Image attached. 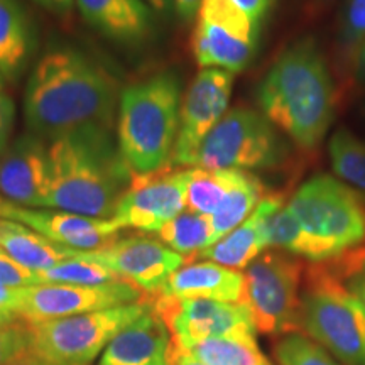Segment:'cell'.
Instances as JSON below:
<instances>
[{"instance_id": "74e56055", "label": "cell", "mask_w": 365, "mask_h": 365, "mask_svg": "<svg viewBox=\"0 0 365 365\" xmlns=\"http://www.w3.org/2000/svg\"><path fill=\"white\" fill-rule=\"evenodd\" d=\"M203 0H173V7L181 21L191 22L198 16L200 7H202Z\"/></svg>"}, {"instance_id": "7bdbcfd3", "label": "cell", "mask_w": 365, "mask_h": 365, "mask_svg": "<svg viewBox=\"0 0 365 365\" xmlns=\"http://www.w3.org/2000/svg\"><path fill=\"white\" fill-rule=\"evenodd\" d=\"M355 63H357V76L360 81H365V43L360 46L355 53Z\"/></svg>"}, {"instance_id": "484cf974", "label": "cell", "mask_w": 365, "mask_h": 365, "mask_svg": "<svg viewBox=\"0 0 365 365\" xmlns=\"http://www.w3.org/2000/svg\"><path fill=\"white\" fill-rule=\"evenodd\" d=\"M186 352L203 365H272L255 336H215L196 341Z\"/></svg>"}, {"instance_id": "4316f807", "label": "cell", "mask_w": 365, "mask_h": 365, "mask_svg": "<svg viewBox=\"0 0 365 365\" xmlns=\"http://www.w3.org/2000/svg\"><path fill=\"white\" fill-rule=\"evenodd\" d=\"M212 235L208 217L185 210L158 232L156 239L190 262L212 245Z\"/></svg>"}, {"instance_id": "e575fe53", "label": "cell", "mask_w": 365, "mask_h": 365, "mask_svg": "<svg viewBox=\"0 0 365 365\" xmlns=\"http://www.w3.org/2000/svg\"><path fill=\"white\" fill-rule=\"evenodd\" d=\"M14 122H16V105L11 95L0 88V156L11 144Z\"/></svg>"}, {"instance_id": "d590c367", "label": "cell", "mask_w": 365, "mask_h": 365, "mask_svg": "<svg viewBox=\"0 0 365 365\" xmlns=\"http://www.w3.org/2000/svg\"><path fill=\"white\" fill-rule=\"evenodd\" d=\"M341 281L365 308V255L346 262Z\"/></svg>"}, {"instance_id": "ab89813d", "label": "cell", "mask_w": 365, "mask_h": 365, "mask_svg": "<svg viewBox=\"0 0 365 365\" xmlns=\"http://www.w3.org/2000/svg\"><path fill=\"white\" fill-rule=\"evenodd\" d=\"M34 2L56 16H68L75 7V0H34Z\"/></svg>"}, {"instance_id": "d6a6232c", "label": "cell", "mask_w": 365, "mask_h": 365, "mask_svg": "<svg viewBox=\"0 0 365 365\" xmlns=\"http://www.w3.org/2000/svg\"><path fill=\"white\" fill-rule=\"evenodd\" d=\"M33 345V331L26 322L12 323V325L0 327V365L12 362L22 354L31 352Z\"/></svg>"}, {"instance_id": "ffe728a7", "label": "cell", "mask_w": 365, "mask_h": 365, "mask_svg": "<svg viewBox=\"0 0 365 365\" xmlns=\"http://www.w3.org/2000/svg\"><path fill=\"white\" fill-rule=\"evenodd\" d=\"M282 205L284 203L279 195H266V198L259 203L247 220L205 249L200 257L234 271H242V269L245 271L259 255L269 249L266 232L267 218Z\"/></svg>"}, {"instance_id": "d4e9b609", "label": "cell", "mask_w": 365, "mask_h": 365, "mask_svg": "<svg viewBox=\"0 0 365 365\" xmlns=\"http://www.w3.org/2000/svg\"><path fill=\"white\" fill-rule=\"evenodd\" d=\"M266 232L269 249L282 250V252L294 255V257H304L312 262L330 261L327 250L301 227L287 205H282L267 218Z\"/></svg>"}, {"instance_id": "83f0119b", "label": "cell", "mask_w": 365, "mask_h": 365, "mask_svg": "<svg viewBox=\"0 0 365 365\" xmlns=\"http://www.w3.org/2000/svg\"><path fill=\"white\" fill-rule=\"evenodd\" d=\"M235 178L237 171L191 166L186 188V210L203 217H212L232 190Z\"/></svg>"}, {"instance_id": "cb8c5ba5", "label": "cell", "mask_w": 365, "mask_h": 365, "mask_svg": "<svg viewBox=\"0 0 365 365\" xmlns=\"http://www.w3.org/2000/svg\"><path fill=\"white\" fill-rule=\"evenodd\" d=\"M264 198L266 190L262 181L252 173L237 171L234 186L228 191L220 208L208 217L213 232L212 245L247 220Z\"/></svg>"}, {"instance_id": "2e32d148", "label": "cell", "mask_w": 365, "mask_h": 365, "mask_svg": "<svg viewBox=\"0 0 365 365\" xmlns=\"http://www.w3.org/2000/svg\"><path fill=\"white\" fill-rule=\"evenodd\" d=\"M2 218L33 228L46 239L75 250H98L120 239L122 228L113 218H93L49 208H26L9 203Z\"/></svg>"}, {"instance_id": "7dc6e473", "label": "cell", "mask_w": 365, "mask_h": 365, "mask_svg": "<svg viewBox=\"0 0 365 365\" xmlns=\"http://www.w3.org/2000/svg\"><path fill=\"white\" fill-rule=\"evenodd\" d=\"M4 86H6V81H4L2 75H0V88H4Z\"/></svg>"}, {"instance_id": "d6986e66", "label": "cell", "mask_w": 365, "mask_h": 365, "mask_svg": "<svg viewBox=\"0 0 365 365\" xmlns=\"http://www.w3.org/2000/svg\"><path fill=\"white\" fill-rule=\"evenodd\" d=\"M86 24L120 44H140L153 33V7L145 0H75Z\"/></svg>"}, {"instance_id": "52a82bcc", "label": "cell", "mask_w": 365, "mask_h": 365, "mask_svg": "<svg viewBox=\"0 0 365 365\" xmlns=\"http://www.w3.org/2000/svg\"><path fill=\"white\" fill-rule=\"evenodd\" d=\"M287 208L330 259L340 257L365 242L362 198L333 176H313L299 186Z\"/></svg>"}, {"instance_id": "b9f144b4", "label": "cell", "mask_w": 365, "mask_h": 365, "mask_svg": "<svg viewBox=\"0 0 365 365\" xmlns=\"http://www.w3.org/2000/svg\"><path fill=\"white\" fill-rule=\"evenodd\" d=\"M170 365H203L188 352H176L171 349V362Z\"/></svg>"}, {"instance_id": "8fae6325", "label": "cell", "mask_w": 365, "mask_h": 365, "mask_svg": "<svg viewBox=\"0 0 365 365\" xmlns=\"http://www.w3.org/2000/svg\"><path fill=\"white\" fill-rule=\"evenodd\" d=\"M153 312L170 330L173 350L186 352L191 345L215 336H255L254 319L244 303L213 299L148 296Z\"/></svg>"}, {"instance_id": "4dcf8cb0", "label": "cell", "mask_w": 365, "mask_h": 365, "mask_svg": "<svg viewBox=\"0 0 365 365\" xmlns=\"http://www.w3.org/2000/svg\"><path fill=\"white\" fill-rule=\"evenodd\" d=\"M272 354L279 365H340L322 345L299 331L282 335Z\"/></svg>"}, {"instance_id": "3957f363", "label": "cell", "mask_w": 365, "mask_h": 365, "mask_svg": "<svg viewBox=\"0 0 365 365\" xmlns=\"http://www.w3.org/2000/svg\"><path fill=\"white\" fill-rule=\"evenodd\" d=\"M261 112L303 149L322 143L335 118V85L327 59L312 38L286 49L257 88Z\"/></svg>"}, {"instance_id": "44dd1931", "label": "cell", "mask_w": 365, "mask_h": 365, "mask_svg": "<svg viewBox=\"0 0 365 365\" xmlns=\"http://www.w3.org/2000/svg\"><path fill=\"white\" fill-rule=\"evenodd\" d=\"M159 294L242 303L244 272L223 267L212 261L185 264L168 279Z\"/></svg>"}, {"instance_id": "9c48e42d", "label": "cell", "mask_w": 365, "mask_h": 365, "mask_svg": "<svg viewBox=\"0 0 365 365\" xmlns=\"http://www.w3.org/2000/svg\"><path fill=\"white\" fill-rule=\"evenodd\" d=\"M303 266L294 255L267 249L244 272V298L255 330L282 336L299 331Z\"/></svg>"}, {"instance_id": "ba28073f", "label": "cell", "mask_w": 365, "mask_h": 365, "mask_svg": "<svg viewBox=\"0 0 365 365\" xmlns=\"http://www.w3.org/2000/svg\"><path fill=\"white\" fill-rule=\"evenodd\" d=\"M150 309L149 298L100 312L31 325V352L56 365H90L110 341Z\"/></svg>"}, {"instance_id": "1f68e13d", "label": "cell", "mask_w": 365, "mask_h": 365, "mask_svg": "<svg viewBox=\"0 0 365 365\" xmlns=\"http://www.w3.org/2000/svg\"><path fill=\"white\" fill-rule=\"evenodd\" d=\"M340 41L346 51L357 53L365 43V0H349L340 22Z\"/></svg>"}, {"instance_id": "60d3db41", "label": "cell", "mask_w": 365, "mask_h": 365, "mask_svg": "<svg viewBox=\"0 0 365 365\" xmlns=\"http://www.w3.org/2000/svg\"><path fill=\"white\" fill-rule=\"evenodd\" d=\"M6 365H56V364H51L48 362V360L38 357L34 352H26L22 354L21 357L14 359L12 362H9Z\"/></svg>"}, {"instance_id": "8992f818", "label": "cell", "mask_w": 365, "mask_h": 365, "mask_svg": "<svg viewBox=\"0 0 365 365\" xmlns=\"http://www.w3.org/2000/svg\"><path fill=\"white\" fill-rule=\"evenodd\" d=\"M287 154L286 135L261 110L237 107L210 132L195 166L252 173L279 166Z\"/></svg>"}, {"instance_id": "30bf717a", "label": "cell", "mask_w": 365, "mask_h": 365, "mask_svg": "<svg viewBox=\"0 0 365 365\" xmlns=\"http://www.w3.org/2000/svg\"><path fill=\"white\" fill-rule=\"evenodd\" d=\"M259 29L261 26L230 0H203L191 34L196 63L202 70L244 71L257 49Z\"/></svg>"}, {"instance_id": "6da1fadb", "label": "cell", "mask_w": 365, "mask_h": 365, "mask_svg": "<svg viewBox=\"0 0 365 365\" xmlns=\"http://www.w3.org/2000/svg\"><path fill=\"white\" fill-rule=\"evenodd\" d=\"M120 85L80 49L59 46L38 59L24 90L27 130L51 140L85 127L115 129Z\"/></svg>"}, {"instance_id": "f35d334b", "label": "cell", "mask_w": 365, "mask_h": 365, "mask_svg": "<svg viewBox=\"0 0 365 365\" xmlns=\"http://www.w3.org/2000/svg\"><path fill=\"white\" fill-rule=\"evenodd\" d=\"M21 289H14V287L0 286V309H11L17 312L21 301Z\"/></svg>"}, {"instance_id": "ac0fdd59", "label": "cell", "mask_w": 365, "mask_h": 365, "mask_svg": "<svg viewBox=\"0 0 365 365\" xmlns=\"http://www.w3.org/2000/svg\"><path fill=\"white\" fill-rule=\"evenodd\" d=\"M171 349L170 330L150 308L110 341L100 365H170Z\"/></svg>"}, {"instance_id": "7402d4cb", "label": "cell", "mask_w": 365, "mask_h": 365, "mask_svg": "<svg viewBox=\"0 0 365 365\" xmlns=\"http://www.w3.org/2000/svg\"><path fill=\"white\" fill-rule=\"evenodd\" d=\"M36 48L33 21L19 0H0V75L17 83Z\"/></svg>"}, {"instance_id": "4fadbf2b", "label": "cell", "mask_w": 365, "mask_h": 365, "mask_svg": "<svg viewBox=\"0 0 365 365\" xmlns=\"http://www.w3.org/2000/svg\"><path fill=\"white\" fill-rule=\"evenodd\" d=\"M235 75L218 68H203L182 95L173 166H195L196 154L227 115Z\"/></svg>"}, {"instance_id": "7c38bea8", "label": "cell", "mask_w": 365, "mask_h": 365, "mask_svg": "<svg viewBox=\"0 0 365 365\" xmlns=\"http://www.w3.org/2000/svg\"><path fill=\"white\" fill-rule=\"evenodd\" d=\"M145 298L129 282L108 284H34L21 289L17 317L27 325L70 318L76 314L100 312L124 304L137 303Z\"/></svg>"}, {"instance_id": "836d02e7", "label": "cell", "mask_w": 365, "mask_h": 365, "mask_svg": "<svg viewBox=\"0 0 365 365\" xmlns=\"http://www.w3.org/2000/svg\"><path fill=\"white\" fill-rule=\"evenodd\" d=\"M34 284H41L38 272L21 266L19 262L14 261L11 255H7L0 249V286L19 289V287Z\"/></svg>"}, {"instance_id": "ee69618b", "label": "cell", "mask_w": 365, "mask_h": 365, "mask_svg": "<svg viewBox=\"0 0 365 365\" xmlns=\"http://www.w3.org/2000/svg\"><path fill=\"white\" fill-rule=\"evenodd\" d=\"M145 2L153 7V11L159 14H168L171 9H175L173 7V0H145Z\"/></svg>"}, {"instance_id": "7a4b0ae2", "label": "cell", "mask_w": 365, "mask_h": 365, "mask_svg": "<svg viewBox=\"0 0 365 365\" xmlns=\"http://www.w3.org/2000/svg\"><path fill=\"white\" fill-rule=\"evenodd\" d=\"M134 181L115 130L85 127L49 143L46 207L93 218H113Z\"/></svg>"}, {"instance_id": "f1b7e54d", "label": "cell", "mask_w": 365, "mask_h": 365, "mask_svg": "<svg viewBox=\"0 0 365 365\" xmlns=\"http://www.w3.org/2000/svg\"><path fill=\"white\" fill-rule=\"evenodd\" d=\"M41 284H81L97 286L108 282H120L122 279L102 262L88 259L83 250H76L75 257L59 262L54 267L38 272ZM124 282V281H122Z\"/></svg>"}, {"instance_id": "5b68a950", "label": "cell", "mask_w": 365, "mask_h": 365, "mask_svg": "<svg viewBox=\"0 0 365 365\" xmlns=\"http://www.w3.org/2000/svg\"><path fill=\"white\" fill-rule=\"evenodd\" d=\"M299 327L341 364L365 365V308L331 272H308L301 291Z\"/></svg>"}, {"instance_id": "f546056e", "label": "cell", "mask_w": 365, "mask_h": 365, "mask_svg": "<svg viewBox=\"0 0 365 365\" xmlns=\"http://www.w3.org/2000/svg\"><path fill=\"white\" fill-rule=\"evenodd\" d=\"M335 175L365 193V143L346 129L336 130L328 144Z\"/></svg>"}, {"instance_id": "f6af8a7d", "label": "cell", "mask_w": 365, "mask_h": 365, "mask_svg": "<svg viewBox=\"0 0 365 365\" xmlns=\"http://www.w3.org/2000/svg\"><path fill=\"white\" fill-rule=\"evenodd\" d=\"M19 317H17L16 312H11V309H0V327L12 325V323L19 322Z\"/></svg>"}, {"instance_id": "8d00e7d4", "label": "cell", "mask_w": 365, "mask_h": 365, "mask_svg": "<svg viewBox=\"0 0 365 365\" xmlns=\"http://www.w3.org/2000/svg\"><path fill=\"white\" fill-rule=\"evenodd\" d=\"M230 2L239 7L242 12L247 14L255 24L261 26L276 0H230Z\"/></svg>"}, {"instance_id": "bcb514c9", "label": "cell", "mask_w": 365, "mask_h": 365, "mask_svg": "<svg viewBox=\"0 0 365 365\" xmlns=\"http://www.w3.org/2000/svg\"><path fill=\"white\" fill-rule=\"evenodd\" d=\"M9 203H11V202H9V200H6L2 195H0V218H2L4 212H6V208L9 207Z\"/></svg>"}, {"instance_id": "e0dca14e", "label": "cell", "mask_w": 365, "mask_h": 365, "mask_svg": "<svg viewBox=\"0 0 365 365\" xmlns=\"http://www.w3.org/2000/svg\"><path fill=\"white\" fill-rule=\"evenodd\" d=\"M49 185V143L27 134L0 156V195L14 205L44 208Z\"/></svg>"}, {"instance_id": "9a60e30c", "label": "cell", "mask_w": 365, "mask_h": 365, "mask_svg": "<svg viewBox=\"0 0 365 365\" xmlns=\"http://www.w3.org/2000/svg\"><path fill=\"white\" fill-rule=\"evenodd\" d=\"M88 259L110 267L124 282H129L145 296H156L186 259L175 250L145 235L118 239L108 247L83 250Z\"/></svg>"}, {"instance_id": "277c9868", "label": "cell", "mask_w": 365, "mask_h": 365, "mask_svg": "<svg viewBox=\"0 0 365 365\" xmlns=\"http://www.w3.org/2000/svg\"><path fill=\"white\" fill-rule=\"evenodd\" d=\"M181 102V81L171 71L122 90L115 135L134 175H150L173 166Z\"/></svg>"}, {"instance_id": "5bb4252c", "label": "cell", "mask_w": 365, "mask_h": 365, "mask_svg": "<svg viewBox=\"0 0 365 365\" xmlns=\"http://www.w3.org/2000/svg\"><path fill=\"white\" fill-rule=\"evenodd\" d=\"M190 168H166L150 175H134L129 191L115 210L122 228L143 234H158L161 228L186 210V188Z\"/></svg>"}, {"instance_id": "603a6c76", "label": "cell", "mask_w": 365, "mask_h": 365, "mask_svg": "<svg viewBox=\"0 0 365 365\" xmlns=\"http://www.w3.org/2000/svg\"><path fill=\"white\" fill-rule=\"evenodd\" d=\"M0 249L34 272L46 271L75 257L76 250L46 239L19 222L0 218Z\"/></svg>"}]
</instances>
